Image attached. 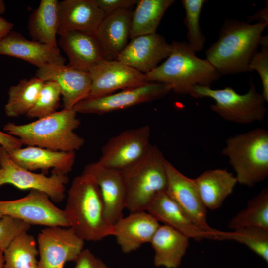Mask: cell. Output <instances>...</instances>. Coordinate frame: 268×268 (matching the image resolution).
Masks as SVG:
<instances>
[{"label": "cell", "mask_w": 268, "mask_h": 268, "mask_svg": "<svg viewBox=\"0 0 268 268\" xmlns=\"http://www.w3.org/2000/svg\"><path fill=\"white\" fill-rule=\"evenodd\" d=\"M64 211L69 227L84 241H98L113 235L99 188L90 174L82 173L74 178Z\"/></svg>", "instance_id": "cell-1"}, {"label": "cell", "mask_w": 268, "mask_h": 268, "mask_svg": "<svg viewBox=\"0 0 268 268\" xmlns=\"http://www.w3.org/2000/svg\"><path fill=\"white\" fill-rule=\"evenodd\" d=\"M268 24H250L236 19H227L218 40L205 51L206 59L221 75L249 72V65Z\"/></svg>", "instance_id": "cell-2"}, {"label": "cell", "mask_w": 268, "mask_h": 268, "mask_svg": "<svg viewBox=\"0 0 268 268\" xmlns=\"http://www.w3.org/2000/svg\"><path fill=\"white\" fill-rule=\"evenodd\" d=\"M77 114L73 108H64L28 124L8 122L4 125L3 130L18 138L22 145L75 152L85 143L84 139L74 132L80 124Z\"/></svg>", "instance_id": "cell-3"}, {"label": "cell", "mask_w": 268, "mask_h": 268, "mask_svg": "<svg viewBox=\"0 0 268 268\" xmlns=\"http://www.w3.org/2000/svg\"><path fill=\"white\" fill-rule=\"evenodd\" d=\"M166 60L151 72L144 74L146 82L164 84L175 93L190 94L196 85L210 87L220 75L205 59L199 58L187 42L173 41Z\"/></svg>", "instance_id": "cell-4"}, {"label": "cell", "mask_w": 268, "mask_h": 268, "mask_svg": "<svg viewBox=\"0 0 268 268\" xmlns=\"http://www.w3.org/2000/svg\"><path fill=\"white\" fill-rule=\"evenodd\" d=\"M166 161L159 148L151 144L141 158L120 170L126 190V209L130 213L146 211L154 198L165 191Z\"/></svg>", "instance_id": "cell-5"}, {"label": "cell", "mask_w": 268, "mask_h": 268, "mask_svg": "<svg viewBox=\"0 0 268 268\" xmlns=\"http://www.w3.org/2000/svg\"><path fill=\"white\" fill-rule=\"evenodd\" d=\"M222 154L227 156L237 183L252 187L268 176V131L257 128L229 137Z\"/></svg>", "instance_id": "cell-6"}, {"label": "cell", "mask_w": 268, "mask_h": 268, "mask_svg": "<svg viewBox=\"0 0 268 268\" xmlns=\"http://www.w3.org/2000/svg\"><path fill=\"white\" fill-rule=\"evenodd\" d=\"M250 77L249 89L244 94L238 93L230 87L213 89L196 85L189 95L195 98L213 99L215 103L210 106L211 110L226 121L241 124L261 121L266 114V101Z\"/></svg>", "instance_id": "cell-7"}, {"label": "cell", "mask_w": 268, "mask_h": 268, "mask_svg": "<svg viewBox=\"0 0 268 268\" xmlns=\"http://www.w3.org/2000/svg\"><path fill=\"white\" fill-rule=\"evenodd\" d=\"M45 193L31 190L25 197L0 200V212L31 225L69 227L64 210L57 207Z\"/></svg>", "instance_id": "cell-8"}, {"label": "cell", "mask_w": 268, "mask_h": 268, "mask_svg": "<svg viewBox=\"0 0 268 268\" xmlns=\"http://www.w3.org/2000/svg\"><path fill=\"white\" fill-rule=\"evenodd\" d=\"M84 241L70 227H46L37 238L39 268H64L66 263L75 262Z\"/></svg>", "instance_id": "cell-9"}, {"label": "cell", "mask_w": 268, "mask_h": 268, "mask_svg": "<svg viewBox=\"0 0 268 268\" xmlns=\"http://www.w3.org/2000/svg\"><path fill=\"white\" fill-rule=\"evenodd\" d=\"M0 187L9 184L21 190H36L46 194L51 200L61 202L65 197L66 185L69 182L67 175L35 173L16 164L2 147L0 156Z\"/></svg>", "instance_id": "cell-10"}, {"label": "cell", "mask_w": 268, "mask_h": 268, "mask_svg": "<svg viewBox=\"0 0 268 268\" xmlns=\"http://www.w3.org/2000/svg\"><path fill=\"white\" fill-rule=\"evenodd\" d=\"M167 186L165 192L202 230L221 240L223 231L213 229L207 220V209L203 204L194 179L185 176L166 160Z\"/></svg>", "instance_id": "cell-11"}, {"label": "cell", "mask_w": 268, "mask_h": 268, "mask_svg": "<svg viewBox=\"0 0 268 268\" xmlns=\"http://www.w3.org/2000/svg\"><path fill=\"white\" fill-rule=\"evenodd\" d=\"M171 91V88L164 84L148 82L118 93L83 99L73 109L77 113L103 114L161 99Z\"/></svg>", "instance_id": "cell-12"}, {"label": "cell", "mask_w": 268, "mask_h": 268, "mask_svg": "<svg viewBox=\"0 0 268 268\" xmlns=\"http://www.w3.org/2000/svg\"><path fill=\"white\" fill-rule=\"evenodd\" d=\"M148 125L125 130L111 138L101 149L97 161L109 168L121 170L141 158L150 145Z\"/></svg>", "instance_id": "cell-13"}, {"label": "cell", "mask_w": 268, "mask_h": 268, "mask_svg": "<svg viewBox=\"0 0 268 268\" xmlns=\"http://www.w3.org/2000/svg\"><path fill=\"white\" fill-rule=\"evenodd\" d=\"M91 87L86 98H94L143 85L146 82L144 74L117 60L104 59L88 71Z\"/></svg>", "instance_id": "cell-14"}, {"label": "cell", "mask_w": 268, "mask_h": 268, "mask_svg": "<svg viewBox=\"0 0 268 268\" xmlns=\"http://www.w3.org/2000/svg\"><path fill=\"white\" fill-rule=\"evenodd\" d=\"M171 51V44L163 36L156 33L141 35L131 39L116 60L144 74L154 69Z\"/></svg>", "instance_id": "cell-15"}, {"label": "cell", "mask_w": 268, "mask_h": 268, "mask_svg": "<svg viewBox=\"0 0 268 268\" xmlns=\"http://www.w3.org/2000/svg\"><path fill=\"white\" fill-rule=\"evenodd\" d=\"M91 175L99 188L107 220L113 225L123 217L126 190L120 170L105 167L97 161L86 165L82 172Z\"/></svg>", "instance_id": "cell-16"}, {"label": "cell", "mask_w": 268, "mask_h": 268, "mask_svg": "<svg viewBox=\"0 0 268 268\" xmlns=\"http://www.w3.org/2000/svg\"><path fill=\"white\" fill-rule=\"evenodd\" d=\"M35 76L44 82L52 81L58 85L65 109H72L77 103L86 99L90 90L89 73L65 64L46 65L38 68Z\"/></svg>", "instance_id": "cell-17"}, {"label": "cell", "mask_w": 268, "mask_h": 268, "mask_svg": "<svg viewBox=\"0 0 268 268\" xmlns=\"http://www.w3.org/2000/svg\"><path fill=\"white\" fill-rule=\"evenodd\" d=\"M0 55L22 59L37 68L48 64H65L66 61L58 46L28 40L15 31H11L0 41Z\"/></svg>", "instance_id": "cell-18"}, {"label": "cell", "mask_w": 268, "mask_h": 268, "mask_svg": "<svg viewBox=\"0 0 268 268\" xmlns=\"http://www.w3.org/2000/svg\"><path fill=\"white\" fill-rule=\"evenodd\" d=\"M159 222L147 211L132 212L113 225L115 236L121 251L126 254L150 243L160 226Z\"/></svg>", "instance_id": "cell-19"}, {"label": "cell", "mask_w": 268, "mask_h": 268, "mask_svg": "<svg viewBox=\"0 0 268 268\" xmlns=\"http://www.w3.org/2000/svg\"><path fill=\"white\" fill-rule=\"evenodd\" d=\"M58 35V44L68 58V67L88 73L92 67L105 59L94 33L68 31Z\"/></svg>", "instance_id": "cell-20"}, {"label": "cell", "mask_w": 268, "mask_h": 268, "mask_svg": "<svg viewBox=\"0 0 268 268\" xmlns=\"http://www.w3.org/2000/svg\"><path fill=\"white\" fill-rule=\"evenodd\" d=\"M10 158L20 167L29 171L41 170L52 174L67 175L74 166L75 152L54 151L28 146L8 153Z\"/></svg>", "instance_id": "cell-21"}, {"label": "cell", "mask_w": 268, "mask_h": 268, "mask_svg": "<svg viewBox=\"0 0 268 268\" xmlns=\"http://www.w3.org/2000/svg\"><path fill=\"white\" fill-rule=\"evenodd\" d=\"M132 13L127 9L105 16L94 33L105 59L116 60L128 43Z\"/></svg>", "instance_id": "cell-22"}, {"label": "cell", "mask_w": 268, "mask_h": 268, "mask_svg": "<svg viewBox=\"0 0 268 268\" xmlns=\"http://www.w3.org/2000/svg\"><path fill=\"white\" fill-rule=\"evenodd\" d=\"M146 211L159 222L177 230L189 239L196 241L213 239L212 236L201 229L165 191L154 198Z\"/></svg>", "instance_id": "cell-23"}, {"label": "cell", "mask_w": 268, "mask_h": 268, "mask_svg": "<svg viewBox=\"0 0 268 268\" xmlns=\"http://www.w3.org/2000/svg\"><path fill=\"white\" fill-rule=\"evenodd\" d=\"M59 28L94 33L105 17L95 0H64L58 3Z\"/></svg>", "instance_id": "cell-24"}, {"label": "cell", "mask_w": 268, "mask_h": 268, "mask_svg": "<svg viewBox=\"0 0 268 268\" xmlns=\"http://www.w3.org/2000/svg\"><path fill=\"white\" fill-rule=\"evenodd\" d=\"M150 243L156 267L178 268L189 246V238L166 225H160Z\"/></svg>", "instance_id": "cell-25"}, {"label": "cell", "mask_w": 268, "mask_h": 268, "mask_svg": "<svg viewBox=\"0 0 268 268\" xmlns=\"http://www.w3.org/2000/svg\"><path fill=\"white\" fill-rule=\"evenodd\" d=\"M201 200L207 209L220 208L237 183L226 169L207 170L194 179Z\"/></svg>", "instance_id": "cell-26"}, {"label": "cell", "mask_w": 268, "mask_h": 268, "mask_svg": "<svg viewBox=\"0 0 268 268\" xmlns=\"http://www.w3.org/2000/svg\"><path fill=\"white\" fill-rule=\"evenodd\" d=\"M58 3L57 0H41L38 7L31 13L28 29L33 40L58 46Z\"/></svg>", "instance_id": "cell-27"}, {"label": "cell", "mask_w": 268, "mask_h": 268, "mask_svg": "<svg viewBox=\"0 0 268 268\" xmlns=\"http://www.w3.org/2000/svg\"><path fill=\"white\" fill-rule=\"evenodd\" d=\"M174 0H138L132 13L130 38L156 33L167 9Z\"/></svg>", "instance_id": "cell-28"}, {"label": "cell", "mask_w": 268, "mask_h": 268, "mask_svg": "<svg viewBox=\"0 0 268 268\" xmlns=\"http://www.w3.org/2000/svg\"><path fill=\"white\" fill-rule=\"evenodd\" d=\"M44 82L35 76L21 80L17 84L11 86L4 106L5 115L14 118L26 115L34 105Z\"/></svg>", "instance_id": "cell-29"}, {"label": "cell", "mask_w": 268, "mask_h": 268, "mask_svg": "<svg viewBox=\"0 0 268 268\" xmlns=\"http://www.w3.org/2000/svg\"><path fill=\"white\" fill-rule=\"evenodd\" d=\"M37 245L27 232L18 236L3 251V268H39Z\"/></svg>", "instance_id": "cell-30"}, {"label": "cell", "mask_w": 268, "mask_h": 268, "mask_svg": "<svg viewBox=\"0 0 268 268\" xmlns=\"http://www.w3.org/2000/svg\"><path fill=\"white\" fill-rule=\"evenodd\" d=\"M248 226L268 229L267 188L263 189L257 195L250 200L246 208L239 212L228 223V227L233 230Z\"/></svg>", "instance_id": "cell-31"}, {"label": "cell", "mask_w": 268, "mask_h": 268, "mask_svg": "<svg viewBox=\"0 0 268 268\" xmlns=\"http://www.w3.org/2000/svg\"><path fill=\"white\" fill-rule=\"evenodd\" d=\"M232 240L243 244L268 263V229L248 226L223 232L222 240Z\"/></svg>", "instance_id": "cell-32"}, {"label": "cell", "mask_w": 268, "mask_h": 268, "mask_svg": "<svg viewBox=\"0 0 268 268\" xmlns=\"http://www.w3.org/2000/svg\"><path fill=\"white\" fill-rule=\"evenodd\" d=\"M206 0H182L185 11L184 22L187 29V43L196 52L203 50L205 37L200 25V16Z\"/></svg>", "instance_id": "cell-33"}, {"label": "cell", "mask_w": 268, "mask_h": 268, "mask_svg": "<svg viewBox=\"0 0 268 268\" xmlns=\"http://www.w3.org/2000/svg\"><path fill=\"white\" fill-rule=\"evenodd\" d=\"M61 95L56 82L45 81L34 105L25 115L30 119H40L56 112L60 106Z\"/></svg>", "instance_id": "cell-34"}, {"label": "cell", "mask_w": 268, "mask_h": 268, "mask_svg": "<svg viewBox=\"0 0 268 268\" xmlns=\"http://www.w3.org/2000/svg\"><path fill=\"white\" fill-rule=\"evenodd\" d=\"M31 225L14 217L3 215L0 218V249L4 251L19 235L27 232Z\"/></svg>", "instance_id": "cell-35"}, {"label": "cell", "mask_w": 268, "mask_h": 268, "mask_svg": "<svg viewBox=\"0 0 268 268\" xmlns=\"http://www.w3.org/2000/svg\"><path fill=\"white\" fill-rule=\"evenodd\" d=\"M249 71H256L260 77L262 93L265 101L268 102V47H262L251 59L249 65Z\"/></svg>", "instance_id": "cell-36"}, {"label": "cell", "mask_w": 268, "mask_h": 268, "mask_svg": "<svg viewBox=\"0 0 268 268\" xmlns=\"http://www.w3.org/2000/svg\"><path fill=\"white\" fill-rule=\"evenodd\" d=\"M95 1L105 16H107L119 10L130 9L136 4L137 0H95Z\"/></svg>", "instance_id": "cell-37"}, {"label": "cell", "mask_w": 268, "mask_h": 268, "mask_svg": "<svg viewBox=\"0 0 268 268\" xmlns=\"http://www.w3.org/2000/svg\"><path fill=\"white\" fill-rule=\"evenodd\" d=\"M75 262L74 268H109L102 260L89 249H84Z\"/></svg>", "instance_id": "cell-38"}, {"label": "cell", "mask_w": 268, "mask_h": 268, "mask_svg": "<svg viewBox=\"0 0 268 268\" xmlns=\"http://www.w3.org/2000/svg\"><path fill=\"white\" fill-rule=\"evenodd\" d=\"M0 145L8 152L19 149L22 144L17 137L0 131Z\"/></svg>", "instance_id": "cell-39"}, {"label": "cell", "mask_w": 268, "mask_h": 268, "mask_svg": "<svg viewBox=\"0 0 268 268\" xmlns=\"http://www.w3.org/2000/svg\"><path fill=\"white\" fill-rule=\"evenodd\" d=\"M13 26V23L0 16V41L11 31Z\"/></svg>", "instance_id": "cell-40"}, {"label": "cell", "mask_w": 268, "mask_h": 268, "mask_svg": "<svg viewBox=\"0 0 268 268\" xmlns=\"http://www.w3.org/2000/svg\"><path fill=\"white\" fill-rule=\"evenodd\" d=\"M268 2L267 5L262 9L259 10L255 14L248 18L250 20H257L258 22H263L268 24Z\"/></svg>", "instance_id": "cell-41"}, {"label": "cell", "mask_w": 268, "mask_h": 268, "mask_svg": "<svg viewBox=\"0 0 268 268\" xmlns=\"http://www.w3.org/2000/svg\"><path fill=\"white\" fill-rule=\"evenodd\" d=\"M5 5L2 0H0V14H3L5 11Z\"/></svg>", "instance_id": "cell-42"}, {"label": "cell", "mask_w": 268, "mask_h": 268, "mask_svg": "<svg viewBox=\"0 0 268 268\" xmlns=\"http://www.w3.org/2000/svg\"><path fill=\"white\" fill-rule=\"evenodd\" d=\"M4 255L3 251L0 249V268H3Z\"/></svg>", "instance_id": "cell-43"}, {"label": "cell", "mask_w": 268, "mask_h": 268, "mask_svg": "<svg viewBox=\"0 0 268 268\" xmlns=\"http://www.w3.org/2000/svg\"><path fill=\"white\" fill-rule=\"evenodd\" d=\"M2 148V147L0 145V152H1Z\"/></svg>", "instance_id": "cell-44"}, {"label": "cell", "mask_w": 268, "mask_h": 268, "mask_svg": "<svg viewBox=\"0 0 268 268\" xmlns=\"http://www.w3.org/2000/svg\"><path fill=\"white\" fill-rule=\"evenodd\" d=\"M3 216V215L2 214V213L0 212V218L1 217H2Z\"/></svg>", "instance_id": "cell-45"}]
</instances>
